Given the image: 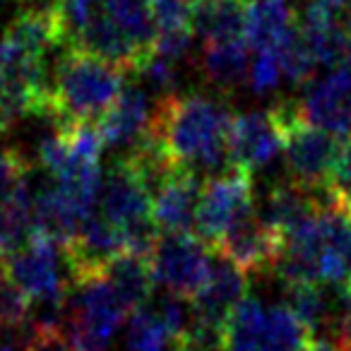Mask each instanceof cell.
Here are the masks:
<instances>
[{
  "label": "cell",
  "instance_id": "1",
  "mask_svg": "<svg viewBox=\"0 0 351 351\" xmlns=\"http://www.w3.org/2000/svg\"><path fill=\"white\" fill-rule=\"evenodd\" d=\"M231 121V108L217 99L195 92H169L156 99L147 137L173 166L217 169L229 164Z\"/></svg>",
  "mask_w": 351,
  "mask_h": 351
},
{
  "label": "cell",
  "instance_id": "2",
  "mask_svg": "<svg viewBox=\"0 0 351 351\" xmlns=\"http://www.w3.org/2000/svg\"><path fill=\"white\" fill-rule=\"evenodd\" d=\"M125 89V70L77 46H63L51 75V113L60 123L99 121Z\"/></svg>",
  "mask_w": 351,
  "mask_h": 351
},
{
  "label": "cell",
  "instance_id": "3",
  "mask_svg": "<svg viewBox=\"0 0 351 351\" xmlns=\"http://www.w3.org/2000/svg\"><path fill=\"white\" fill-rule=\"evenodd\" d=\"M0 267L29 293L32 301L44 306V317L39 322L63 325L65 303L73 289V277H65L70 267L63 241L46 231H32L25 243L8 253Z\"/></svg>",
  "mask_w": 351,
  "mask_h": 351
},
{
  "label": "cell",
  "instance_id": "4",
  "mask_svg": "<svg viewBox=\"0 0 351 351\" xmlns=\"http://www.w3.org/2000/svg\"><path fill=\"white\" fill-rule=\"evenodd\" d=\"M73 289L75 296L65 303V332L80 351H106L128 311L106 274L77 282Z\"/></svg>",
  "mask_w": 351,
  "mask_h": 351
},
{
  "label": "cell",
  "instance_id": "5",
  "mask_svg": "<svg viewBox=\"0 0 351 351\" xmlns=\"http://www.w3.org/2000/svg\"><path fill=\"white\" fill-rule=\"evenodd\" d=\"M215 250L193 231L161 234L149 255L154 282L169 293L181 298H195L205 287Z\"/></svg>",
  "mask_w": 351,
  "mask_h": 351
},
{
  "label": "cell",
  "instance_id": "6",
  "mask_svg": "<svg viewBox=\"0 0 351 351\" xmlns=\"http://www.w3.org/2000/svg\"><path fill=\"white\" fill-rule=\"evenodd\" d=\"M253 171L243 166L226 164L219 176L205 178L195 219L197 236L215 248L229 226L253 210Z\"/></svg>",
  "mask_w": 351,
  "mask_h": 351
},
{
  "label": "cell",
  "instance_id": "7",
  "mask_svg": "<svg viewBox=\"0 0 351 351\" xmlns=\"http://www.w3.org/2000/svg\"><path fill=\"white\" fill-rule=\"evenodd\" d=\"M212 250L226 255L248 277H260L277 269L287 250V236L250 210L229 226V231L217 241Z\"/></svg>",
  "mask_w": 351,
  "mask_h": 351
},
{
  "label": "cell",
  "instance_id": "8",
  "mask_svg": "<svg viewBox=\"0 0 351 351\" xmlns=\"http://www.w3.org/2000/svg\"><path fill=\"white\" fill-rule=\"evenodd\" d=\"M344 145L346 142L332 132L311 125L308 121H298L287 130V145H284L291 181L308 188L311 193H322Z\"/></svg>",
  "mask_w": 351,
  "mask_h": 351
},
{
  "label": "cell",
  "instance_id": "9",
  "mask_svg": "<svg viewBox=\"0 0 351 351\" xmlns=\"http://www.w3.org/2000/svg\"><path fill=\"white\" fill-rule=\"evenodd\" d=\"M73 287L84 279L106 274V267L125 250L123 229L106 217H89L70 239L63 241Z\"/></svg>",
  "mask_w": 351,
  "mask_h": 351
},
{
  "label": "cell",
  "instance_id": "10",
  "mask_svg": "<svg viewBox=\"0 0 351 351\" xmlns=\"http://www.w3.org/2000/svg\"><path fill=\"white\" fill-rule=\"evenodd\" d=\"M287 137L274 116L267 111L234 113L229 130L226 159L229 164L243 166L248 171H258L274 161V156L284 149Z\"/></svg>",
  "mask_w": 351,
  "mask_h": 351
},
{
  "label": "cell",
  "instance_id": "11",
  "mask_svg": "<svg viewBox=\"0 0 351 351\" xmlns=\"http://www.w3.org/2000/svg\"><path fill=\"white\" fill-rule=\"evenodd\" d=\"M202 181L197 171L176 166L152 188V221L161 234L193 231L197 219Z\"/></svg>",
  "mask_w": 351,
  "mask_h": 351
},
{
  "label": "cell",
  "instance_id": "12",
  "mask_svg": "<svg viewBox=\"0 0 351 351\" xmlns=\"http://www.w3.org/2000/svg\"><path fill=\"white\" fill-rule=\"evenodd\" d=\"M101 210L118 229L152 219V191L145 176L123 156L101 183Z\"/></svg>",
  "mask_w": 351,
  "mask_h": 351
},
{
  "label": "cell",
  "instance_id": "13",
  "mask_svg": "<svg viewBox=\"0 0 351 351\" xmlns=\"http://www.w3.org/2000/svg\"><path fill=\"white\" fill-rule=\"evenodd\" d=\"M301 101V113L311 125L346 142L351 125V68H332L330 75L311 84Z\"/></svg>",
  "mask_w": 351,
  "mask_h": 351
},
{
  "label": "cell",
  "instance_id": "14",
  "mask_svg": "<svg viewBox=\"0 0 351 351\" xmlns=\"http://www.w3.org/2000/svg\"><path fill=\"white\" fill-rule=\"evenodd\" d=\"M245 291H248V274L226 255L215 250L210 277L200 293L191 298L193 317L210 325H226V317L245 298Z\"/></svg>",
  "mask_w": 351,
  "mask_h": 351
},
{
  "label": "cell",
  "instance_id": "15",
  "mask_svg": "<svg viewBox=\"0 0 351 351\" xmlns=\"http://www.w3.org/2000/svg\"><path fill=\"white\" fill-rule=\"evenodd\" d=\"M70 46H77V49L87 51V53L99 56V58L123 68L125 73H137L142 60L147 58L137 49L135 41L104 12V8L80 34H75L70 39Z\"/></svg>",
  "mask_w": 351,
  "mask_h": 351
},
{
  "label": "cell",
  "instance_id": "16",
  "mask_svg": "<svg viewBox=\"0 0 351 351\" xmlns=\"http://www.w3.org/2000/svg\"><path fill=\"white\" fill-rule=\"evenodd\" d=\"M152 108L145 92L128 87L111 108L99 118V130L108 147H135L149 130Z\"/></svg>",
  "mask_w": 351,
  "mask_h": 351
},
{
  "label": "cell",
  "instance_id": "17",
  "mask_svg": "<svg viewBox=\"0 0 351 351\" xmlns=\"http://www.w3.org/2000/svg\"><path fill=\"white\" fill-rule=\"evenodd\" d=\"M243 39L212 41L202 46V53L197 58L200 75L221 92H234L248 82L250 75V56Z\"/></svg>",
  "mask_w": 351,
  "mask_h": 351
},
{
  "label": "cell",
  "instance_id": "18",
  "mask_svg": "<svg viewBox=\"0 0 351 351\" xmlns=\"http://www.w3.org/2000/svg\"><path fill=\"white\" fill-rule=\"evenodd\" d=\"M296 25L298 17L287 0H248L245 39L255 51H277Z\"/></svg>",
  "mask_w": 351,
  "mask_h": 351
},
{
  "label": "cell",
  "instance_id": "19",
  "mask_svg": "<svg viewBox=\"0 0 351 351\" xmlns=\"http://www.w3.org/2000/svg\"><path fill=\"white\" fill-rule=\"evenodd\" d=\"M298 29L315 53L317 63L327 68H339L344 60V25L335 20V12L311 3L298 17Z\"/></svg>",
  "mask_w": 351,
  "mask_h": 351
},
{
  "label": "cell",
  "instance_id": "20",
  "mask_svg": "<svg viewBox=\"0 0 351 351\" xmlns=\"http://www.w3.org/2000/svg\"><path fill=\"white\" fill-rule=\"evenodd\" d=\"M248 0H195L193 32L205 44L241 39L245 34Z\"/></svg>",
  "mask_w": 351,
  "mask_h": 351
},
{
  "label": "cell",
  "instance_id": "21",
  "mask_svg": "<svg viewBox=\"0 0 351 351\" xmlns=\"http://www.w3.org/2000/svg\"><path fill=\"white\" fill-rule=\"evenodd\" d=\"M106 277L128 313L142 311V306H145L152 296V287L156 284L154 274H152V267H149V260L142 258V255L128 253V250H123V253L108 265Z\"/></svg>",
  "mask_w": 351,
  "mask_h": 351
},
{
  "label": "cell",
  "instance_id": "22",
  "mask_svg": "<svg viewBox=\"0 0 351 351\" xmlns=\"http://www.w3.org/2000/svg\"><path fill=\"white\" fill-rule=\"evenodd\" d=\"M317 207H320V197H315V193L289 181L269 188L260 217L267 224H272L274 229L284 231V236H287L293 226L301 224L306 217H311Z\"/></svg>",
  "mask_w": 351,
  "mask_h": 351
},
{
  "label": "cell",
  "instance_id": "23",
  "mask_svg": "<svg viewBox=\"0 0 351 351\" xmlns=\"http://www.w3.org/2000/svg\"><path fill=\"white\" fill-rule=\"evenodd\" d=\"M313 341V330L289 306H272L267 311L260 351H308Z\"/></svg>",
  "mask_w": 351,
  "mask_h": 351
},
{
  "label": "cell",
  "instance_id": "24",
  "mask_svg": "<svg viewBox=\"0 0 351 351\" xmlns=\"http://www.w3.org/2000/svg\"><path fill=\"white\" fill-rule=\"evenodd\" d=\"M104 12L135 41L142 53H152L156 39L152 0H104Z\"/></svg>",
  "mask_w": 351,
  "mask_h": 351
},
{
  "label": "cell",
  "instance_id": "25",
  "mask_svg": "<svg viewBox=\"0 0 351 351\" xmlns=\"http://www.w3.org/2000/svg\"><path fill=\"white\" fill-rule=\"evenodd\" d=\"M267 311L258 298L245 296L234 311L229 313L224 325L226 351H260V337Z\"/></svg>",
  "mask_w": 351,
  "mask_h": 351
},
{
  "label": "cell",
  "instance_id": "26",
  "mask_svg": "<svg viewBox=\"0 0 351 351\" xmlns=\"http://www.w3.org/2000/svg\"><path fill=\"white\" fill-rule=\"evenodd\" d=\"M32 313V296L0 267V337L27 327Z\"/></svg>",
  "mask_w": 351,
  "mask_h": 351
},
{
  "label": "cell",
  "instance_id": "27",
  "mask_svg": "<svg viewBox=\"0 0 351 351\" xmlns=\"http://www.w3.org/2000/svg\"><path fill=\"white\" fill-rule=\"evenodd\" d=\"M277 56H279V65H282V75L291 84H306L315 75V68L320 65L315 53L311 51V46L303 39L298 25L277 49Z\"/></svg>",
  "mask_w": 351,
  "mask_h": 351
},
{
  "label": "cell",
  "instance_id": "28",
  "mask_svg": "<svg viewBox=\"0 0 351 351\" xmlns=\"http://www.w3.org/2000/svg\"><path fill=\"white\" fill-rule=\"evenodd\" d=\"M171 335L159 313H132L128 327V351H169Z\"/></svg>",
  "mask_w": 351,
  "mask_h": 351
},
{
  "label": "cell",
  "instance_id": "29",
  "mask_svg": "<svg viewBox=\"0 0 351 351\" xmlns=\"http://www.w3.org/2000/svg\"><path fill=\"white\" fill-rule=\"evenodd\" d=\"M287 306L315 332L327 320V298L320 284H287Z\"/></svg>",
  "mask_w": 351,
  "mask_h": 351
},
{
  "label": "cell",
  "instance_id": "30",
  "mask_svg": "<svg viewBox=\"0 0 351 351\" xmlns=\"http://www.w3.org/2000/svg\"><path fill=\"white\" fill-rule=\"evenodd\" d=\"M29 159L20 149H15V147L0 149V215L10 202V197L20 191V186L29 181Z\"/></svg>",
  "mask_w": 351,
  "mask_h": 351
},
{
  "label": "cell",
  "instance_id": "31",
  "mask_svg": "<svg viewBox=\"0 0 351 351\" xmlns=\"http://www.w3.org/2000/svg\"><path fill=\"white\" fill-rule=\"evenodd\" d=\"M156 32L193 29L195 0H152Z\"/></svg>",
  "mask_w": 351,
  "mask_h": 351
},
{
  "label": "cell",
  "instance_id": "32",
  "mask_svg": "<svg viewBox=\"0 0 351 351\" xmlns=\"http://www.w3.org/2000/svg\"><path fill=\"white\" fill-rule=\"evenodd\" d=\"M140 77H145L156 92L161 94H169V92H176V84L181 80V70H178V63L173 60L164 58V56L154 53L152 51L145 60H142L140 70H137Z\"/></svg>",
  "mask_w": 351,
  "mask_h": 351
},
{
  "label": "cell",
  "instance_id": "33",
  "mask_svg": "<svg viewBox=\"0 0 351 351\" xmlns=\"http://www.w3.org/2000/svg\"><path fill=\"white\" fill-rule=\"evenodd\" d=\"M282 82V65L277 51H258V58L250 63L248 84L255 94H267Z\"/></svg>",
  "mask_w": 351,
  "mask_h": 351
},
{
  "label": "cell",
  "instance_id": "34",
  "mask_svg": "<svg viewBox=\"0 0 351 351\" xmlns=\"http://www.w3.org/2000/svg\"><path fill=\"white\" fill-rule=\"evenodd\" d=\"M32 337L27 341L25 351H80L77 344L70 339L63 325H51V322H32Z\"/></svg>",
  "mask_w": 351,
  "mask_h": 351
},
{
  "label": "cell",
  "instance_id": "35",
  "mask_svg": "<svg viewBox=\"0 0 351 351\" xmlns=\"http://www.w3.org/2000/svg\"><path fill=\"white\" fill-rule=\"evenodd\" d=\"M317 5L327 8L337 15V12H351V0H313Z\"/></svg>",
  "mask_w": 351,
  "mask_h": 351
},
{
  "label": "cell",
  "instance_id": "36",
  "mask_svg": "<svg viewBox=\"0 0 351 351\" xmlns=\"http://www.w3.org/2000/svg\"><path fill=\"white\" fill-rule=\"evenodd\" d=\"M341 25H344V60L351 68V12L346 15V20Z\"/></svg>",
  "mask_w": 351,
  "mask_h": 351
},
{
  "label": "cell",
  "instance_id": "37",
  "mask_svg": "<svg viewBox=\"0 0 351 351\" xmlns=\"http://www.w3.org/2000/svg\"><path fill=\"white\" fill-rule=\"evenodd\" d=\"M308 351H339V346H337L332 339H315Z\"/></svg>",
  "mask_w": 351,
  "mask_h": 351
},
{
  "label": "cell",
  "instance_id": "38",
  "mask_svg": "<svg viewBox=\"0 0 351 351\" xmlns=\"http://www.w3.org/2000/svg\"><path fill=\"white\" fill-rule=\"evenodd\" d=\"M10 250H12V243L8 241V236L0 231V263L8 258V253H10Z\"/></svg>",
  "mask_w": 351,
  "mask_h": 351
},
{
  "label": "cell",
  "instance_id": "39",
  "mask_svg": "<svg viewBox=\"0 0 351 351\" xmlns=\"http://www.w3.org/2000/svg\"><path fill=\"white\" fill-rule=\"evenodd\" d=\"M346 145H351V125H349V135H346Z\"/></svg>",
  "mask_w": 351,
  "mask_h": 351
}]
</instances>
